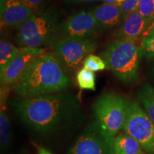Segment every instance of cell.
<instances>
[{"label": "cell", "mask_w": 154, "mask_h": 154, "mask_svg": "<svg viewBox=\"0 0 154 154\" xmlns=\"http://www.w3.org/2000/svg\"><path fill=\"white\" fill-rule=\"evenodd\" d=\"M20 49H18L10 42L1 39L0 42V72L7 68L14 60Z\"/></svg>", "instance_id": "17"}, {"label": "cell", "mask_w": 154, "mask_h": 154, "mask_svg": "<svg viewBox=\"0 0 154 154\" xmlns=\"http://www.w3.org/2000/svg\"><path fill=\"white\" fill-rule=\"evenodd\" d=\"M66 2L70 4H78V3H92L99 2L100 0H64Z\"/></svg>", "instance_id": "24"}, {"label": "cell", "mask_w": 154, "mask_h": 154, "mask_svg": "<svg viewBox=\"0 0 154 154\" xmlns=\"http://www.w3.org/2000/svg\"><path fill=\"white\" fill-rule=\"evenodd\" d=\"M141 57L148 59H154V36H144L142 38Z\"/></svg>", "instance_id": "21"}, {"label": "cell", "mask_w": 154, "mask_h": 154, "mask_svg": "<svg viewBox=\"0 0 154 154\" xmlns=\"http://www.w3.org/2000/svg\"><path fill=\"white\" fill-rule=\"evenodd\" d=\"M139 2L140 0H125L121 4L120 8L122 14V22L130 13L137 10Z\"/></svg>", "instance_id": "22"}, {"label": "cell", "mask_w": 154, "mask_h": 154, "mask_svg": "<svg viewBox=\"0 0 154 154\" xmlns=\"http://www.w3.org/2000/svg\"><path fill=\"white\" fill-rule=\"evenodd\" d=\"M6 1V0H0V6L2 5L4 3H5V2Z\"/></svg>", "instance_id": "29"}, {"label": "cell", "mask_w": 154, "mask_h": 154, "mask_svg": "<svg viewBox=\"0 0 154 154\" xmlns=\"http://www.w3.org/2000/svg\"><path fill=\"white\" fill-rule=\"evenodd\" d=\"M142 38H119L106 46L101 57L117 79L133 84L138 79Z\"/></svg>", "instance_id": "3"}, {"label": "cell", "mask_w": 154, "mask_h": 154, "mask_svg": "<svg viewBox=\"0 0 154 154\" xmlns=\"http://www.w3.org/2000/svg\"><path fill=\"white\" fill-rule=\"evenodd\" d=\"M10 106L23 124L42 136L66 129L77 122L82 114L77 98L63 92L36 97H19L11 101Z\"/></svg>", "instance_id": "1"}, {"label": "cell", "mask_w": 154, "mask_h": 154, "mask_svg": "<svg viewBox=\"0 0 154 154\" xmlns=\"http://www.w3.org/2000/svg\"><path fill=\"white\" fill-rule=\"evenodd\" d=\"M11 141V125L9 116L6 109V96L5 93L1 98L0 110V144L2 151L9 149Z\"/></svg>", "instance_id": "15"}, {"label": "cell", "mask_w": 154, "mask_h": 154, "mask_svg": "<svg viewBox=\"0 0 154 154\" xmlns=\"http://www.w3.org/2000/svg\"><path fill=\"white\" fill-rule=\"evenodd\" d=\"M99 25V29L111 30L122 22L120 6L115 4L103 3L91 11Z\"/></svg>", "instance_id": "13"}, {"label": "cell", "mask_w": 154, "mask_h": 154, "mask_svg": "<svg viewBox=\"0 0 154 154\" xmlns=\"http://www.w3.org/2000/svg\"><path fill=\"white\" fill-rule=\"evenodd\" d=\"M114 154H144L141 146L126 133H120L113 141Z\"/></svg>", "instance_id": "14"}, {"label": "cell", "mask_w": 154, "mask_h": 154, "mask_svg": "<svg viewBox=\"0 0 154 154\" xmlns=\"http://www.w3.org/2000/svg\"><path fill=\"white\" fill-rule=\"evenodd\" d=\"M46 53L44 48L24 47L20 52L5 70L0 72L2 86H11L19 79L29 65L38 57Z\"/></svg>", "instance_id": "10"}, {"label": "cell", "mask_w": 154, "mask_h": 154, "mask_svg": "<svg viewBox=\"0 0 154 154\" xmlns=\"http://www.w3.org/2000/svg\"><path fill=\"white\" fill-rule=\"evenodd\" d=\"M137 11L153 26L154 24V0H140Z\"/></svg>", "instance_id": "19"}, {"label": "cell", "mask_w": 154, "mask_h": 154, "mask_svg": "<svg viewBox=\"0 0 154 154\" xmlns=\"http://www.w3.org/2000/svg\"><path fill=\"white\" fill-rule=\"evenodd\" d=\"M153 60V63H152L151 66V74H152V79H153V82H154V59H151Z\"/></svg>", "instance_id": "28"}, {"label": "cell", "mask_w": 154, "mask_h": 154, "mask_svg": "<svg viewBox=\"0 0 154 154\" xmlns=\"http://www.w3.org/2000/svg\"><path fill=\"white\" fill-rule=\"evenodd\" d=\"M72 86L54 54L46 52L29 65L12 88L19 97H36L61 93Z\"/></svg>", "instance_id": "2"}, {"label": "cell", "mask_w": 154, "mask_h": 154, "mask_svg": "<svg viewBox=\"0 0 154 154\" xmlns=\"http://www.w3.org/2000/svg\"><path fill=\"white\" fill-rule=\"evenodd\" d=\"M84 67L95 72L104 70L106 69V64L101 57H98V56L91 54L84 60Z\"/></svg>", "instance_id": "20"}, {"label": "cell", "mask_w": 154, "mask_h": 154, "mask_svg": "<svg viewBox=\"0 0 154 154\" xmlns=\"http://www.w3.org/2000/svg\"><path fill=\"white\" fill-rule=\"evenodd\" d=\"M99 30V25L92 11H79L59 24L54 45L63 38L92 37Z\"/></svg>", "instance_id": "8"}, {"label": "cell", "mask_w": 154, "mask_h": 154, "mask_svg": "<svg viewBox=\"0 0 154 154\" xmlns=\"http://www.w3.org/2000/svg\"><path fill=\"white\" fill-rule=\"evenodd\" d=\"M76 82L82 89L96 90V75L94 72L84 67L77 72Z\"/></svg>", "instance_id": "18"}, {"label": "cell", "mask_w": 154, "mask_h": 154, "mask_svg": "<svg viewBox=\"0 0 154 154\" xmlns=\"http://www.w3.org/2000/svg\"><path fill=\"white\" fill-rule=\"evenodd\" d=\"M59 24L58 11L51 6L47 7L18 26L17 41L22 47H53Z\"/></svg>", "instance_id": "4"}, {"label": "cell", "mask_w": 154, "mask_h": 154, "mask_svg": "<svg viewBox=\"0 0 154 154\" xmlns=\"http://www.w3.org/2000/svg\"><path fill=\"white\" fill-rule=\"evenodd\" d=\"M29 9L33 11L34 14L41 12L46 7V0H20Z\"/></svg>", "instance_id": "23"}, {"label": "cell", "mask_w": 154, "mask_h": 154, "mask_svg": "<svg viewBox=\"0 0 154 154\" xmlns=\"http://www.w3.org/2000/svg\"><path fill=\"white\" fill-rule=\"evenodd\" d=\"M144 36H154V24L149 29L147 32V34Z\"/></svg>", "instance_id": "27"}, {"label": "cell", "mask_w": 154, "mask_h": 154, "mask_svg": "<svg viewBox=\"0 0 154 154\" xmlns=\"http://www.w3.org/2000/svg\"><path fill=\"white\" fill-rule=\"evenodd\" d=\"M103 2H104V3H109V4H115L119 6H121L125 0H102Z\"/></svg>", "instance_id": "26"}, {"label": "cell", "mask_w": 154, "mask_h": 154, "mask_svg": "<svg viewBox=\"0 0 154 154\" xmlns=\"http://www.w3.org/2000/svg\"><path fill=\"white\" fill-rule=\"evenodd\" d=\"M0 9L1 23L6 26H19L34 14L20 0H6Z\"/></svg>", "instance_id": "11"}, {"label": "cell", "mask_w": 154, "mask_h": 154, "mask_svg": "<svg viewBox=\"0 0 154 154\" xmlns=\"http://www.w3.org/2000/svg\"><path fill=\"white\" fill-rule=\"evenodd\" d=\"M98 47L94 37L66 38L53 47L54 54L66 74H72L79 69L84 60Z\"/></svg>", "instance_id": "6"}, {"label": "cell", "mask_w": 154, "mask_h": 154, "mask_svg": "<svg viewBox=\"0 0 154 154\" xmlns=\"http://www.w3.org/2000/svg\"><path fill=\"white\" fill-rule=\"evenodd\" d=\"M37 154H52L51 151L42 146H38L37 147Z\"/></svg>", "instance_id": "25"}, {"label": "cell", "mask_w": 154, "mask_h": 154, "mask_svg": "<svg viewBox=\"0 0 154 154\" xmlns=\"http://www.w3.org/2000/svg\"><path fill=\"white\" fill-rule=\"evenodd\" d=\"M152 26L147 19L137 10L134 11L123 20L122 25L116 34L119 38H135L140 37Z\"/></svg>", "instance_id": "12"}, {"label": "cell", "mask_w": 154, "mask_h": 154, "mask_svg": "<svg viewBox=\"0 0 154 154\" xmlns=\"http://www.w3.org/2000/svg\"><path fill=\"white\" fill-rule=\"evenodd\" d=\"M128 100L121 94L107 92L94 102L92 110L96 126L111 146L124 127Z\"/></svg>", "instance_id": "5"}, {"label": "cell", "mask_w": 154, "mask_h": 154, "mask_svg": "<svg viewBox=\"0 0 154 154\" xmlns=\"http://www.w3.org/2000/svg\"><path fill=\"white\" fill-rule=\"evenodd\" d=\"M69 154H114L112 146L109 145L101 134L95 123L90 125L79 136Z\"/></svg>", "instance_id": "9"}, {"label": "cell", "mask_w": 154, "mask_h": 154, "mask_svg": "<svg viewBox=\"0 0 154 154\" xmlns=\"http://www.w3.org/2000/svg\"><path fill=\"white\" fill-rule=\"evenodd\" d=\"M138 96L144 110L154 124V87L144 83L138 90Z\"/></svg>", "instance_id": "16"}, {"label": "cell", "mask_w": 154, "mask_h": 154, "mask_svg": "<svg viewBox=\"0 0 154 154\" xmlns=\"http://www.w3.org/2000/svg\"><path fill=\"white\" fill-rule=\"evenodd\" d=\"M123 129L148 154H154V124L138 102L128 101Z\"/></svg>", "instance_id": "7"}]
</instances>
